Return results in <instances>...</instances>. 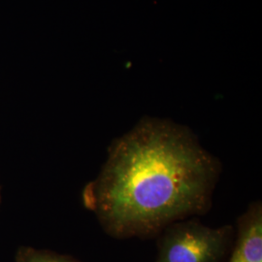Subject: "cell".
<instances>
[{
  "instance_id": "1",
  "label": "cell",
  "mask_w": 262,
  "mask_h": 262,
  "mask_svg": "<svg viewBox=\"0 0 262 262\" xmlns=\"http://www.w3.org/2000/svg\"><path fill=\"white\" fill-rule=\"evenodd\" d=\"M221 171L187 126L145 118L113 141L82 200L107 234L151 238L209 211Z\"/></svg>"
},
{
  "instance_id": "2",
  "label": "cell",
  "mask_w": 262,
  "mask_h": 262,
  "mask_svg": "<svg viewBox=\"0 0 262 262\" xmlns=\"http://www.w3.org/2000/svg\"><path fill=\"white\" fill-rule=\"evenodd\" d=\"M233 235L231 225L211 227L197 220H183L160 233L156 262H221Z\"/></svg>"
},
{
  "instance_id": "3",
  "label": "cell",
  "mask_w": 262,
  "mask_h": 262,
  "mask_svg": "<svg viewBox=\"0 0 262 262\" xmlns=\"http://www.w3.org/2000/svg\"><path fill=\"white\" fill-rule=\"evenodd\" d=\"M231 257L262 262V204L253 202L237 220V238Z\"/></svg>"
},
{
  "instance_id": "4",
  "label": "cell",
  "mask_w": 262,
  "mask_h": 262,
  "mask_svg": "<svg viewBox=\"0 0 262 262\" xmlns=\"http://www.w3.org/2000/svg\"><path fill=\"white\" fill-rule=\"evenodd\" d=\"M16 262H80L74 257L59 254L51 251L36 250L29 247L19 249L16 255Z\"/></svg>"
},
{
  "instance_id": "5",
  "label": "cell",
  "mask_w": 262,
  "mask_h": 262,
  "mask_svg": "<svg viewBox=\"0 0 262 262\" xmlns=\"http://www.w3.org/2000/svg\"><path fill=\"white\" fill-rule=\"evenodd\" d=\"M228 262H244L241 261V260H239V259H236V258H233V257H231L230 256V259H229V261Z\"/></svg>"
},
{
  "instance_id": "6",
  "label": "cell",
  "mask_w": 262,
  "mask_h": 262,
  "mask_svg": "<svg viewBox=\"0 0 262 262\" xmlns=\"http://www.w3.org/2000/svg\"><path fill=\"white\" fill-rule=\"evenodd\" d=\"M0 204H1V185H0Z\"/></svg>"
}]
</instances>
